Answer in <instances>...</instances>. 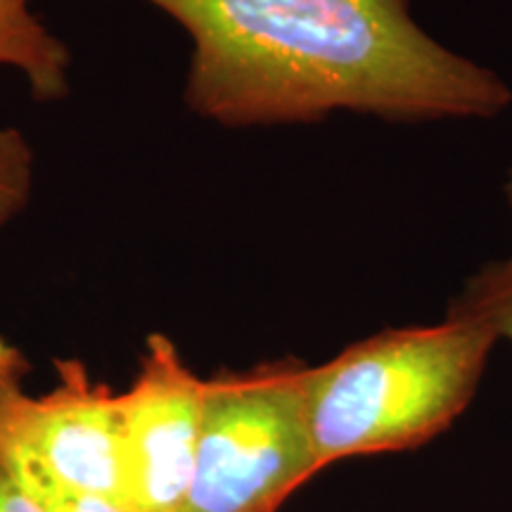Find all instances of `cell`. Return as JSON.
Masks as SVG:
<instances>
[{
  "label": "cell",
  "mask_w": 512,
  "mask_h": 512,
  "mask_svg": "<svg viewBox=\"0 0 512 512\" xmlns=\"http://www.w3.org/2000/svg\"><path fill=\"white\" fill-rule=\"evenodd\" d=\"M192 41L185 105L226 128L491 119L512 105L494 69L453 53L411 0H147Z\"/></svg>",
  "instance_id": "6da1fadb"
},
{
  "label": "cell",
  "mask_w": 512,
  "mask_h": 512,
  "mask_svg": "<svg viewBox=\"0 0 512 512\" xmlns=\"http://www.w3.org/2000/svg\"><path fill=\"white\" fill-rule=\"evenodd\" d=\"M498 339L446 316L382 330L306 370V415L320 470L337 460L408 451L456 422L475 399Z\"/></svg>",
  "instance_id": "7a4b0ae2"
},
{
  "label": "cell",
  "mask_w": 512,
  "mask_h": 512,
  "mask_svg": "<svg viewBox=\"0 0 512 512\" xmlns=\"http://www.w3.org/2000/svg\"><path fill=\"white\" fill-rule=\"evenodd\" d=\"M306 370L283 358L209 377L181 512H278L320 472L306 415Z\"/></svg>",
  "instance_id": "3957f363"
},
{
  "label": "cell",
  "mask_w": 512,
  "mask_h": 512,
  "mask_svg": "<svg viewBox=\"0 0 512 512\" xmlns=\"http://www.w3.org/2000/svg\"><path fill=\"white\" fill-rule=\"evenodd\" d=\"M60 382L24 389L27 358L0 337V427L27 444L64 484L121 505L119 394L93 382L76 358L55 363Z\"/></svg>",
  "instance_id": "277c9868"
},
{
  "label": "cell",
  "mask_w": 512,
  "mask_h": 512,
  "mask_svg": "<svg viewBox=\"0 0 512 512\" xmlns=\"http://www.w3.org/2000/svg\"><path fill=\"white\" fill-rule=\"evenodd\" d=\"M204 384L169 337H147L136 380L117 396L126 512H181L195 467Z\"/></svg>",
  "instance_id": "5b68a950"
},
{
  "label": "cell",
  "mask_w": 512,
  "mask_h": 512,
  "mask_svg": "<svg viewBox=\"0 0 512 512\" xmlns=\"http://www.w3.org/2000/svg\"><path fill=\"white\" fill-rule=\"evenodd\" d=\"M69 62V48L36 17L31 0H0V64L27 76L36 100L67 95Z\"/></svg>",
  "instance_id": "8992f818"
},
{
  "label": "cell",
  "mask_w": 512,
  "mask_h": 512,
  "mask_svg": "<svg viewBox=\"0 0 512 512\" xmlns=\"http://www.w3.org/2000/svg\"><path fill=\"white\" fill-rule=\"evenodd\" d=\"M0 465L22 486L43 512H126L119 503L72 489L10 432L0 427Z\"/></svg>",
  "instance_id": "52a82bcc"
},
{
  "label": "cell",
  "mask_w": 512,
  "mask_h": 512,
  "mask_svg": "<svg viewBox=\"0 0 512 512\" xmlns=\"http://www.w3.org/2000/svg\"><path fill=\"white\" fill-rule=\"evenodd\" d=\"M505 197L512 209V171L505 183ZM446 316L470 320L496 339L512 342V254L479 268L458 297L451 299Z\"/></svg>",
  "instance_id": "ba28073f"
},
{
  "label": "cell",
  "mask_w": 512,
  "mask_h": 512,
  "mask_svg": "<svg viewBox=\"0 0 512 512\" xmlns=\"http://www.w3.org/2000/svg\"><path fill=\"white\" fill-rule=\"evenodd\" d=\"M34 181V152L17 128H0V226L27 207Z\"/></svg>",
  "instance_id": "9c48e42d"
},
{
  "label": "cell",
  "mask_w": 512,
  "mask_h": 512,
  "mask_svg": "<svg viewBox=\"0 0 512 512\" xmlns=\"http://www.w3.org/2000/svg\"><path fill=\"white\" fill-rule=\"evenodd\" d=\"M0 512H43L34 498L0 465Z\"/></svg>",
  "instance_id": "30bf717a"
}]
</instances>
